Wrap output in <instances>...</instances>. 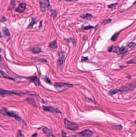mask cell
<instances>
[{
  "label": "cell",
  "instance_id": "obj_24",
  "mask_svg": "<svg viewBox=\"0 0 136 137\" xmlns=\"http://www.w3.org/2000/svg\"><path fill=\"white\" fill-rule=\"evenodd\" d=\"M128 64H136V57L131 60L130 61H128L127 63Z\"/></svg>",
  "mask_w": 136,
  "mask_h": 137
},
{
  "label": "cell",
  "instance_id": "obj_15",
  "mask_svg": "<svg viewBox=\"0 0 136 137\" xmlns=\"http://www.w3.org/2000/svg\"><path fill=\"white\" fill-rule=\"evenodd\" d=\"M80 17H81V18L83 19H85V20H90V19H92L93 16L91 14L87 13V14L81 15V16H80Z\"/></svg>",
  "mask_w": 136,
  "mask_h": 137
},
{
  "label": "cell",
  "instance_id": "obj_21",
  "mask_svg": "<svg viewBox=\"0 0 136 137\" xmlns=\"http://www.w3.org/2000/svg\"><path fill=\"white\" fill-rule=\"evenodd\" d=\"M16 4H15V0H11L10 1V6H9V10H12L15 7Z\"/></svg>",
  "mask_w": 136,
  "mask_h": 137
},
{
  "label": "cell",
  "instance_id": "obj_36",
  "mask_svg": "<svg viewBox=\"0 0 136 137\" xmlns=\"http://www.w3.org/2000/svg\"><path fill=\"white\" fill-rule=\"evenodd\" d=\"M66 0V1H76V0Z\"/></svg>",
  "mask_w": 136,
  "mask_h": 137
},
{
  "label": "cell",
  "instance_id": "obj_23",
  "mask_svg": "<svg viewBox=\"0 0 136 137\" xmlns=\"http://www.w3.org/2000/svg\"><path fill=\"white\" fill-rule=\"evenodd\" d=\"M119 34V33H115V34H114L113 35V36L111 38V40L113 41H116L118 38Z\"/></svg>",
  "mask_w": 136,
  "mask_h": 137
},
{
  "label": "cell",
  "instance_id": "obj_1",
  "mask_svg": "<svg viewBox=\"0 0 136 137\" xmlns=\"http://www.w3.org/2000/svg\"><path fill=\"white\" fill-rule=\"evenodd\" d=\"M0 113L3 116H8L9 117H14L19 122L22 121L21 117L16 112L9 111L6 108H3L0 110Z\"/></svg>",
  "mask_w": 136,
  "mask_h": 137
},
{
  "label": "cell",
  "instance_id": "obj_22",
  "mask_svg": "<svg viewBox=\"0 0 136 137\" xmlns=\"http://www.w3.org/2000/svg\"><path fill=\"white\" fill-rule=\"evenodd\" d=\"M36 23V19H34V18H32L31 23H30V24L28 26V27H27V28L28 29V28H32V27H33V26H34V25Z\"/></svg>",
  "mask_w": 136,
  "mask_h": 137
},
{
  "label": "cell",
  "instance_id": "obj_18",
  "mask_svg": "<svg viewBox=\"0 0 136 137\" xmlns=\"http://www.w3.org/2000/svg\"><path fill=\"white\" fill-rule=\"evenodd\" d=\"M0 73H1V74L3 76V77L4 78H5L6 79H10V80H14V79L13 78H11V77H10V76H8L7 75H6V74L5 73L4 71H1Z\"/></svg>",
  "mask_w": 136,
  "mask_h": 137
},
{
  "label": "cell",
  "instance_id": "obj_33",
  "mask_svg": "<svg viewBox=\"0 0 136 137\" xmlns=\"http://www.w3.org/2000/svg\"><path fill=\"white\" fill-rule=\"evenodd\" d=\"M39 61H41V62H47V61L45 59H41L39 60Z\"/></svg>",
  "mask_w": 136,
  "mask_h": 137
},
{
  "label": "cell",
  "instance_id": "obj_6",
  "mask_svg": "<svg viewBox=\"0 0 136 137\" xmlns=\"http://www.w3.org/2000/svg\"><path fill=\"white\" fill-rule=\"evenodd\" d=\"M43 109L44 111L50 112L52 113H61L62 112L58 108H56L53 106H43Z\"/></svg>",
  "mask_w": 136,
  "mask_h": 137
},
{
  "label": "cell",
  "instance_id": "obj_10",
  "mask_svg": "<svg viewBox=\"0 0 136 137\" xmlns=\"http://www.w3.org/2000/svg\"><path fill=\"white\" fill-rule=\"evenodd\" d=\"M27 5L24 3H22L19 4L18 6L16 9V11L18 13H22L24 12L25 10Z\"/></svg>",
  "mask_w": 136,
  "mask_h": 137
},
{
  "label": "cell",
  "instance_id": "obj_13",
  "mask_svg": "<svg viewBox=\"0 0 136 137\" xmlns=\"http://www.w3.org/2000/svg\"><path fill=\"white\" fill-rule=\"evenodd\" d=\"M65 56L64 53H62L61 54V55L58 60V64L59 66L61 67L63 65L65 60Z\"/></svg>",
  "mask_w": 136,
  "mask_h": 137
},
{
  "label": "cell",
  "instance_id": "obj_26",
  "mask_svg": "<svg viewBox=\"0 0 136 137\" xmlns=\"http://www.w3.org/2000/svg\"><path fill=\"white\" fill-rule=\"evenodd\" d=\"M136 46V44L134 43H130L128 44V46L131 48H133L134 47H135Z\"/></svg>",
  "mask_w": 136,
  "mask_h": 137
},
{
  "label": "cell",
  "instance_id": "obj_5",
  "mask_svg": "<svg viewBox=\"0 0 136 137\" xmlns=\"http://www.w3.org/2000/svg\"><path fill=\"white\" fill-rule=\"evenodd\" d=\"M40 7L42 12L45 11L46 9L50 6V0H40Z\"/></svg>",
  "mask_w": 136,
  "mask_h": 137
},
{
  "label": "cell",
  "instance_id": "obj_9",
  "mask_svg": "<svg viewBox=\"0 0 136 137\" xmlns=\"http://www.w3.org/2000/svg\"><path fill=\"white\" fill-rule=\"evenodd\" d=\"M0 94L2 96H4L5 95H20V93H18L15 91H9V90H5L3 89H0Z\"/></svg>",
  "mask_w": 136,
  "mask_h": 137
},
{
  "label": "cell",
  "instance_id": "obj_34",
  "mask_svg": "<svg viewBox=\"0 0 136 137\" xmlns=\"http://www.w3.org/2000/svg\"><path fill=\"white\" fill-rule=\"evenodd\" d=\"M87 59V58L85 57H82V61H85V60H86Z\"/></svg>",
  "mask_w": 136,
  "mask_h": 137
},
{
  "label": "cell",
  "instance_id": "obj_30",
  "mask_svg": "<svg viewBox=\"0 0 136 137\" xmlns=\"http://www.w3.org/2000/svg\"><path fill=\"white\" fill-rule=\"evenodd\" d=\"M57 11H56V10H54V12L52 13V16H53V19H55V17H56V16H57Z\"/></svg>",
  "mask_w": 136,
  "mask_h": 137
},
{
  "label": "cell",
  "instance_id": "obj_8",
  "mask_svg": "<svg viewBox=\"0 0 136 137\" xmlns=\"http://www.w3.org/2000/svg\"><path fill=\"white\" fill-rule=\"evenodd\" d=\"M113 51L116 52V53H118L120 55H122L127 52V49L126 47H117L115 48L113 47Z\"/></svg>",
  "mask_w": 136,
  "mask_h": 137
},
{
  "label": "cell",
  "instance_id": "obj_29",
  "mask_svg": "<svg viewBox=\"0 0 136 137\" xmlns=\"http://www.w3.org/2000/svg\"><path fill=\"white\" fill-rule=\"evenodd\" d=\"M93 28V26H91L90 25L87 26H85V27H82V29L85 30H87V29H90L91 28Z\"/></svg>",
  "mask_w": 136,
  "mask_h": 137
},
{
  "label": "cell",
  "instance_id": "obj_32",
  "mask_svg": "<svg viewBox=\"0 0 136 137\" xmlns=\"http://www.w3.org/2000/svg\"><path fill=\"white\" fill-rule=\"evenodd\" d=\"M62 137H68L66 136V132H65L64 131H62Z\"/></svg>",
  "mask_w": 136,
  "mask_h": 137
},
{
  "label": "cell",
  "instance_id": "obj_19",
  "mask_svg": "<svg viewBox=\"0 0 136 137\" xmlns=\"http://www.w3.org/2000/svg\"><path fill=\"white\" fill-rule=\"evenodd\" d=\"M118 91H119V90H118V89H112V90H110L109 91L108 94L109 95H115L117 93H118Z\"/></svg>",
  "mask_w": 136,
  "mask_h": 137
},
{
  "label": "cell",
  "instance_id": "obj_16",
  "mask_svg": "<svg viewBox=\"0 0 136 137\" xmlns=\"http://www.w3.org/2000/svg\"><path fill=\"white\" fill-rule=\"evenodd\" d=\"M42 49L39 47H36L32 49V51L34 54H38L41 52Z\"/></svg>",
  "mask_w": 136,
  "mask_h": 137
},
{
  "label": "cell",
  "instance_id": "obj_28",
  "mask_svg": "<svg viewBox=\"0 0 136 137\" xmlns=\"http://www.w3.org/2000/svg\"><path fill=\"white\" fill-rule=\"evenodd\" d=\"M111 20L110 19H107V20H105L103 22V24H106L109 23H111Z\"/></svg>",
  "mask_w": 136,
  "mask_h": 137
},
{
  "label": "cell",
  "instance_id": "obj_27",
  "mask_svg": "<svg viewBox=\"0 0 136 137\" xmlns=\"http://www.w3.org/2000/svg\"><path fill=\"white\" fill-rule=\"evenodd\" d=\"M17 137H25L24 135L23 134L21 131L20 130H18Z\"/></svg>",
  "mask_w": 136,
  "mask_h": 137
},
{
  "label": "cell",
  "instance_id": "obj_11",
  "mask_svg": "<svg viewBox=\"0 0 136 137\" xmlns=\"http://www.w3.org/2000/svg\"><path fill=\"white\" fill-rule=\"evenodd\" d=\"M28 79H29L30 81H32L33 83H34V84L36 85L39 86L40 85V81L39 80V78H38L36 76H34V77H31L27 78Z\"/></svg>",
  "mask_w": 136,
  "mask_h": 137
},
{
  "label": "cell",
  "instance_id": "obj_12",
  "mask_svg": "<svg viewBox=\"0 0 136 137\" xmlns=\"http://www.w3.org/2000/svg\"><path fill=\"white\" fill-rule=\"evenodd\" d=\"M43 132L47 136H48V137H55L54 135H53L52 131L50 129L46 127H45L43 129Z\"/></svg>",
  "mask_w": 136,
  "mask_h": 137
},
{
  "label": "cell",
  "instance_id": "obj_2",
  "mask_svg": "<svg viewBox=\"0 0 136 137\" xmlns=\"http://www.w3.org/2000/svg\"><path fill=\"white\" fill-rule=\"evenodd\" d=\"M54 86L56 90L59 91H62L71 88L73 86V85L66 83L56 82L54 84Z\"/></svg>",
  "mask_w": 136,
  "mask_h": 137
},
{
  "label": "cell",
  "instance_id": "obj_17",
  "mask_svg": "<svg viewBox=\"0 0 136 137\" xmlns=\"http://www.w3.org/2000/svg\"><path fill=\"white\" fill-rule=\"evenodd\" d=\"M3 34L6 37H9L10 36V33L9 32V29L5 27H4L3 29Z\"/></svg>",
  "mask_w": 136,
  "mask_h": 137
},
{
  "label": "cell",
  "instance_id": "obj_25",
  "mask_svg": "<svg viewBox=\"0 0 136 137\" xmlns=\"http://www.w3.org/2000/svg\"><path fill=\"white\" fill-rule=\"evenodd\" d=\"M117 5H118V3H114V4H111L108 5V7L110 9H113Z\"/></svg>",
  "mask_w": 136,
  "mask_h": 137
},
{
  "label": "cell",
  "instance_id": "obj_35",
  "mask_svg": "<svg viewBox=\"0 0 136 137\" xmlns=\"http://www.w3.org/2000/svg\"><path fill=\"white\" fill-rule=\"evenodd\" d=\"M37 135H38V134H37V133H34V134H33V135L32 136V137H36L37 136Z\"/></svg>",
  "mask_w": 136,
  "mask_h": 137
},
{
  "label": "cell",
  "instance_id": "obj_4",
  "mask_svg": "<svg viewBox=\"0 0 136 137\" xmlns=\"http://www.w3.org/2000/svg\"><path fill=\"white\" fill-rule=\"evenodd\" d=\"M136 87V84L135 83L127 84L125 85H123L120 88L118 89L119 91L123 92V91H131L135 89Z\"/></svg>",
  "mask_w": 136,
  "mask_h": 137
},
{
  "label": "cell",
  "instance_id": "obj_20",
  "mask_svg": "<svg viewBox=\"0 0 136 137\" xmlns=\"http://www.w3.org/2000/svg\"><path fill=\"white\" fill-rule=\"evenodd\" d=\"M42 79L47 83L49 85H52V82L51 81V80H50V79H49L48 78H47L46 76H43V77H42Z\"/></svg>",
  "mask_w": 136,
  "mask_h": 137
},
{
  "label": "cell",
  "instance_id": "obj_14",
  "mask_svg": "<svg viewBox=\"0 0 136 137\" xmlns=\"http://www.w3.org/2000/svg\"><path fill=\"white\" fill-rule=\"evenodd\" d=\"M48 47L50 49L52 50L57 49V47H58V45H57L56 41L55 40V41H52V42H50V43L49 45H48Z\"/></svg>",
  "mask_w": 136,
  "mask_h": 137
},
{
  "label": "cell",
  "instance_id": "obj_31",
  "mask_svg": "<svg viewBox=\"0 0 136 137\" xmlns=\"http://www.w3.org/2000/svg\"><path fill=\"white\" fill-rule=\"evenodd\" d=\"M6 18L5 16H3L1 17V19H0V21H1V22H2V23L5 22V21H6Z\"/></svg>",
  "mask_w": 136,
  "mask_h": 137
},
{
  "label": "cell",
  "instance_id": "obj_7",
  "mask_svg": "<svg viewBox=\"0 0 136 137\" xmlns=\"http://www.w3.org/2000/svg\"><path fill=\"white\" fill-rule=\"evenodd\" d=\"M77 134L81 137H90L93 136V132L89 129H86L81 132H78Z\"/></svg>",
  "mask_w": 136,
  "mask_h": 137
},
{
  "label": "cell",
  "instance_id": "obj_3",
  "mask_svg": "<svg viewBox=\"0 0 136 137\" xmlns=\"http://www.w3.org/2000/svg\"><path fill=\"white\" fill-rule=\"evenodd\" d=\"M65 126L66 128L69 130H70L72 131H75L79 129V126L78 125L72 122L69 121L68 119L65 118L64 119Z\"/></svg>",
  "mask_w": 136,
  "mask_h": 137
}]
</instances>
